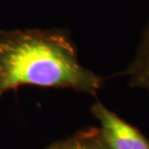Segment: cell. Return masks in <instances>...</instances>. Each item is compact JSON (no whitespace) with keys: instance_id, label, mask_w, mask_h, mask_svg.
Returning <instances> with one entry per match:
<instances>
[{"instance_id":"obj_1","label":"cell","mask_w":149,"mask_h":149,"mask_svg":"<svg viewBox=\"0 0 149 149\" xmlns=\"http://www.w3.org/2000/svg\"><path fill=\"white\" fill-rule=\"evenodd\" d=\"M103 77L82 66L69 34L59 29L0 31V96L22 85L96 95Z\"/></svg>"},{"instance_id":"obj_2","label":"cell","mask_w":149,"mask_h":149,"mask_svg":"<svg viewBox=\"0 0 149 149\" xmlns=\"http://www.w3.org/2000/svg\"><path fill=\"white\" fill-rule=\"evenodd\" d=\"M91 111L100 123V131L111 149H149V141L141 132L96 102Z\"/></svg>"},{"instance_id":"obj_3","label":"cell","mask_w":149,"mask_h":149,"mask_svg":"<svg viewBox=\"0 0 149 149\" xmlns=\"http://www.w3.org/2000/svg\"><path fill=\"white\" fill-rule=\"evenodd\" d=\"M122 74L128 77L132 87L149 90V22L142 31L135 57Z\"/></svg>"},{"instance_id":"obj_4","label":"cell","mask_w":149,"mask_h":149,"mask_svg":"<svg viewBox=\"0 0 149 149\" xmlns=\"http://www.w3.org/2000/svg\"><path fill=\"white\" fill-rule=\"evenodd\" d=\"M47 149H111L99 128H87L69 138L53 142Z\"/></svg>"}]
</instances>
